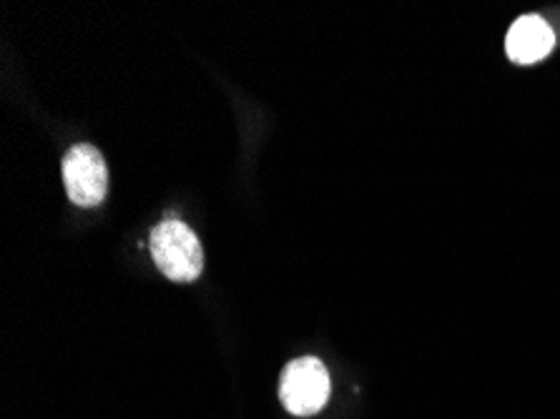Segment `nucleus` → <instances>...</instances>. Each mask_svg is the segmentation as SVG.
<instances>
[{
    "label": "nucleus",
    "mask_w": 560,
    "mask_h": 419,
    "mask_svg": "<svg viewBox=\"0 0 560 419\" xmlns=\"http://www.w3.org/2000/svg\"><path fill=\"white\" fill-rule=\"evenodd\" d=\"M151 256L172 281H194L203 269V252L194 231L179 219H166L151 231Z\"/></svg>",
    "instance_id": "nucleus-1"
},
{
    "label": "nucleus",
    "mask_w": 560,
    "mask_h": 419,
    "mask_svg": "<svg viewBox=\"0 0 560 419\" xmlns=\"http://www.w3.org/2000/svg\"><path fill=\"white\" fill-rule=\"evenodd\" d=\"M332 382L322 359L300 357L292 359L279 377V399L284 409L296 417H312L327 405Z\"/></svg>",
    "instance_id": "nucleus-2"
},
{
    "label": "nucleus",
    "mask_w": 560,
    "mask_h": 419,
    "mask_svg": "<svg viewBox=\"0 0 560 419\" xmlns=\"http://www.w3.org/2000/svg\"><path fill=\"white\" fill-rule=\"evenodd\" d=\"M556 46V33L542 15H523L517 19L505 38V54L517 66H530L546 58Z\"/></svg>",
    "instance_id": "nucleus-4"
},
{
    "label": "nucleus",
    "mask_w": 560,
    "mask_h": 419,
    "mask_svg": "<svg viewBox=\"0 0 560 419\" xmlns=\"http://www.w3.org/2000/svg\"><path fill=\"white\" fill-rule=\"evenodd\" d=\"M63 184L75 207H98L108 191V168L101 151L91 143L68 149L63 156Z\"/></svg>",
    "instance_id": "nucleus-3"
}]
</instances>
